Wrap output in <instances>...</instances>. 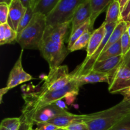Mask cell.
<instances>
[{
    "mask_svg": "<svg viewBox=\"0 0 130 130\" xmlns=\"http://www.w3.org/2000/svg\"><path fill=\"white\" fill-rule=\"evenodd\" d=\"M92 34V32L90 30L85 32L72 46L71 48L69 50L70 52H73L75 51L80 50L84 49L85 48H87L88 45L89 41H90V38Z\"/></svg>",
    "mask_w": 130,
    "mask_h": 130,
    "instance_id": "cell-22",
    "label": "cell"
},
{
    "mask_svg": "<svg viewBox=\"0 0 130 130\" xmlns=\"http://www.w3.org/2000/svg\"><path fill=\"white\" fill-rule=\"evenodd\" d=\"M127 23V32H128V34H129L130 37V22H126Z\"/></svg>",
    "mask_w": 130,
    "mask_h": 130,
    "instance_id": "cell-40",
    "label": "cell"
},
{
    "mask_svg": "<svg viewBox=\"0 0 130 130\" xmlns=\"http://www.w3.org/2000/svg\"><path fill=\"white\" fill-rule=\"evenodd\" d=\"M120 41L122 48V55L124 57L130 51V37L127 30L123 34Z\"/></svg>",
    "mask_w": 130,
    "mask_h": 130,
    "instance_id": "cell-26",
    "label": "cell"
},
{
    "mask_svg": "<svg viewBox=\"0 0 130 130\" xmlns=\"http://www.w3.org/2000/svg\"><path fill=\"white\" fill-rule=\"evenodd\" d=\"M64 129L66 130H90L87 124L83 121H76L66 127Z\"/></svg>",
    "mask_w": 130,
    "mask_h": 130,
    "instance_id": "cell-29",
    "label": "cell"
},
{
    "mask_svg": "<svg viewBox=\"0 0 130 130\" xmlns=\"http://www.w3.org/2000/svg\"><path fill=\"white\" fill-rule=\"evenodd\" d=\"M130 86V79L126 81H122L112 86H109V91L111 93L116 94L118 91Z\"/></svg>",
    "mask_w": 130,
    "mask_h": 130,
    "instance_id": "cell-28",
    "label": "cell"
},
{
    "mask_svg": "<svg viewBox=\"0 0 130 130\" xmlns=\"http://www.w3.org/2000/svg\"><path fill=\"white\" fill-rule=\"evenodd\" d=\"M124 63L127 67L130 68V51L125 56H124Z\"/></svg>",
    "mask_w": 130,
    "mask_h": 130,
    "instance_id": "cell-36",
    "label": "cell"
},
{
    "mask_svg": "<svg viewBox=\"0 0 130 130\" xmlns=\"http://www.w3.org/2000/svg\"><path fill=\"white\" fill-rule=\"evenodd\" d=\"M29 130H38V129H37V128H36V129H33L32 126V127H30V129H29Z\"/></svg>",
    "mask_w": 130,
    "mask_h": 130,
    "instance_id": "cell-41",
    "label": "cell"
},
{
    "mask_svg": "<svg viewBox=\"0 0 130 130\" xmlns=\"http://www.w3.org/2000/svg\"><path fill=\"white\" fill-rule=\"evenodd\" d=\"M37 129L38 130H55L58 129V127L54 124L46 122V123H36Z\"/></svg>",
    "mask_w": 130,
    "mask_h": 130,
    "instance_id": "cell-30",
    "label": "cell"
},
{
    "mask_svg": "<svg viewBox=\"0 0 130 130\" xmlns=\"http://www.w3.org/2000/svg\"><path fill=\"white\" fill-rule=\"evenodd\" d=\"M118 2H119V5H120V9H121V13H122V11L124 10V7L126 5L127 3L128 2L129 0H118Z\"/></svg>",
    "mask_w": 130,
    "mask_h": 130,
    "instance_id": "cell-37",
    "label": "cell"
},
{
    "mask_svg": "<svg viewBox=\"0 0 130 130\" xmlns=\"http://www.w3.org/2000/svg\"><path fill=\"white\" fill-rule=\"evenodd\" d=\"M55 130H64V129H63V128H58V129Z\"/></svg>",
    "mask_w": 130,
    "mask_h": 130,
    "instance_id": "cell-43",
    "label": "cell"
},
{
    "mask_svg": "<svg viewBox=\"0 0 130 130\" xmlns=\"http://www.w3.org/2000/svg\"><path fill=\"white\" fill-rule=\"evenodd\" d=\"M124 57L123 55L116 56L108 59L95 62L91 71L108 73L110 75V79L118 67L123 63Z\"/></svg>",
    "mask_w": 130,
    "mask_h": 130,
    "instance_id": "cell-11",
    "label": "cell"
},
{
    "mask_svg": "<svg viewBox=\"0 0 130 130\" xmlns=\"http://www.w3.org/2000/svg\"><path fill=\"white\" fill-rule=\"evenodd\" d=\"M34 1H35V3H36V4L38 3V2H39V0H34Z\"/></svg>",
    "mask_w": 130,
    "mask_h": 130,
    "instance_id": "cell-42",
    "label": "cell"
},
{
    "mask_svg": "<svg viewBox=\"0 0 130 130\" xmlns=\"http://www.w3.org/2000/svg\"><path fill=\"white\" fill-rule=\"evenodd\" d=\"M12 1L13 0H0V3H4L7 4L8 5H10Z\"/></svg>",
    "mask_w": 130,
    "mask_h": 130,
    "instance_id": "cell-39",
    "label": "cell"
},
{
    "mask_svg": "<svg viewBox=\"0 0 130 130\" xmlns=\"http://www.w3.org/2000/svg\"><path fill=\"white\" fill-rule=\"evenodd\" d=\"M129 11H130V0H129L128 2L127 3L125 7H124V10H123V11H122V13H121L120 20L124 21V20H126V19Z\"/></svg>",
    "mask_w": 130,
    "mask_h": 130,
    "instance_id": "cell-31",
    "label": "cell"
},
{
    "mask_svg": "<svg viewBox=\"0 0 130 130\" xmlns=\"http://www.w3.org/2000/svg\"><path fill=\"white\" fill-rule=\"evenodd\" d=\"M105 34V25L104 23H103L98 29L92 32L88 45L86 48V57L85 59V60H88L93 55L102 42Z\"/></svg>",
    "mask_w": 130,
    "mask_h": 130,
    "instance_id": "cell-12",
    "label": "cell"
},
{
    "mask_svg": "<svg viewBox=\"0 0 130 130\" xmlns=\"http://www.w3.org/2000/svg\"><path fill=\"white\" fill-rule=\"evenodd\" d=\"M17 32L12 29L8 23L0 24V44H13L17 41Z\"/></svg>",
    "mask_w": 130,
    "mask_h": 130,
    "instance_id": "cell-15",
    "label": "cell"
},
{
    "mask_svg": "<svg viewBox=\"0 0 130 130\" xmlns=\"http://www.w3.org/2000/svg\"><path fill=\"white\" fill-rule=\"evenodd\" d=\"M91 14L92 11L90 0H86L85 3L80 5L74 14L71 21V33L73 32L86 21L90 20L91 19Z\"/></svg>",
    "mask_w": 130,
    "mask_h": 130,
    "instance_id": "cell-9",
    "label": "cell"
},
{
    "mask_svg": "<svg viewBox=\"0 0 130 130\" xmlns=\"http://www.w3.org/2000/svg\"><path fill=\"white\" fill-rule=\"evenodd\" d=\"M23 52H24V50L22 49L20 52L19 58L15 62L13 67L11 70L9 74L6 86L9 90L19 86V85L23 83L31 81L34 79L31 75L27 73L23 69L22 63Z\"/></svg>",
    "mask_w": 130,
    "mask_h": 130,
    "instance_id": "cell-7",
    "label": "cell"
},
{
    "mask_svg": "<svg viewBox=\"0 0 130 130\" xmlns=\"http://www.w3.org/2000/svg\"><path fill=\"white\" fill-rule=\"evenodd\" d=\"M90 28H91V20H88V21H86L85 24H83L81 26H80L79 27L77 28L75 31H74L73 32L71 33V35H70L69 38L68 39V45H67V48L69 50L70 48L72 47V46L73 45L74 43L87 30H90Z\"/></svg>",
    "mask_w": 130,
    "mask_h": 130,
    "instance_id": "cell-20",
    "label": "cell"
},
{
    "mask_svg": "<svg viewBox=\"0 0 130 130\" xmlns=\"http://www.w3.org/2000/svg\"><path fill=\"white\" fill-rule=\"evenodd\" d=\"M71 24L67 22L46 27L39 50L48 62L50 69L60 66L69 53L64 41Z\"/></svg>",
    "mask_w": 130,
    "mask_h": 130,
    "instance_id": "cell-1",
    "label": "cell"
},
{
    "mask_svg": "<svg viewBox=\"0 0 130 130\" xmlns=\"http://www.w3.org/2000/svg\"><path fill=\"white\" fill-rule=\"evenodd\" d=\"M21 125L20 118H5L1 121L0 130H19Z\"/></svg>",
    "mask_w": 130,
    "mask_h": 130,
    "instance_id": "cell-23",
    "label": "cell"
},
{
    "mask_svg": "<svg viewBox=\"0 0 130 130\" xmlns=\"http://www.w3.org/2000/svg\"><path fill=\"white\" fill-rule=\"evenodd\" d=\"M129 79H130V68L124 64L123 60V63L117 68L110 77V83L109 85V86H114Z\"/></svg>",
    "mask_w": 130,
    "mask_h": 130,
    "instance_id": "cell-17",
    "label": "cell"
},
{
    "mask_svg": "<svg viewBox=\"0 0 130 130\" xmlns=\"http://www.w3.org/2000/svg\"><path fill=\"white\" fill-rule=\"evenodd\" d=\"M114 0H90V4H91V28L90 30H93V28L94 23L96 18L100 15L102 12L105 11L107 6H109Z\"/></svg>",
    "mask_w": 130,
    "mask_h": 130,
    "instance_id": "cell-16",
    "label": "cell"
},
{
    "mask_svg": "<svg viewBox=\"0 0 130 130\" xmlns=\"http://www.w3.org/2000/svg\"><path fill=\"white\" fill-rule=\"evenodd\" d=\"M46 26V16L36 13L29 25L18 35L17 42L23 50H39Z\"/></svg>",
    "mask_w": 130,
    "mask_h": 130,
    "instance_id": "cell-4",
    "label": "cell"
},
{
    "mask_svg": "<svg viewBox=\"0 0 130 130\" xmlns=\"http://www.w3.org/2000/svg\"><path fill=\"white\" fill-rule=\"evenodd\" d=\"M110 130H130V113L121 119Z\"/></svg>",
    "mask_w": 130,
    "mask_h": 130,
    "instance_id": "cell-25",
    "label": "cell"
},
{
    "mask_svg": "<svg viewBox=\"0 0 130 130\" xmlns=\"http://www.w3.org/2000/svg\"><path fill=\"white\" fill-rule=\"evenodd\" d=\"M130 113V102L123 99L117 105L97 112L84 114L83 121L90 130H110Z\"/></svg>",
    "mask_w": 130,
    "mask_h": 130,
    "instance_id": "cell-3",
    "label": "cell"
},
{
    "mask_svg": "<svg viewBox=\"0 0 130 130\" xmlns=\"http://www.w3.org/2000/svg\"><path fill=\"white\" fill-rule=\"evenodd\" d=\"M34 8L32 7L27 8V11L26 12H25V15H24V17H23L22 19H21V20H20V23H19V24L17 31V32L18 35H19V34H20V32H21L29 24L30 20H32L33 16H34Z\"/></svg>",
    "mask_w": 130,
    "mask_h": 130,
    "instance_id": "cell-24",
    "label": "cell"
},
{
    "mask_svg": "<svg viewBox=\"0 0 130 130\" xmlns=\"http://www.w3.org/2000/svg\"><path fill=\"white\" fill-rule=\"evenodd\" d=\"M27 11V8L20 0H13L9 5V14L7 23L15 31H17L19 24Z\"/></svg>",
    "mask_w": 130,
    "mask_h": 130,
    "instance_id": "cell-10",
    "label": "cell"
},
{
    "mask_svg": "<svg viewBox=\"0 0 130 130\" xmlns=\"http://www.w3.org/2000/svg\"><path fill=\"white\" fill-rule=\"evenodd\" d=\"M21 1V3H22V5L25 6L26 8H34L35 7L36 3L35 1L34 0H20Z\"/></svg>",
    "mask_w": 130,
    "mask_h": 130,
    "instance_id": "cell-33",
    "label": "cell"
},
{
    "mask_svg": "<svg viewBox=\"0 0 130 130\" xmlns=\"http://www.w3.org/2000/svg\"><path fill=\"white\" fill-rule=\"evenodd\" d=\"M121 94L124 96V100H128V101L130 102V86L126 88L123 89V90H120V91H118L116 94Z\"/></svg>",
    "mask_w": 130,
    "mask_h": 130,
    "instance_id": "cell-32",
    "label": "cell"
},
{
    "mask_svg": "<svg viewBox=\"0 0 130 130\" xmlns=\"http://www.w3.org/2000/svg\"><path fill=\"white\" fill-rule=\"evenodd\" d=\"M80 87L86 84L95 83H110V75L108 73L91 71L88 73L75 77Z\"/></svg>",
    "mask_w": 130,
    "mask_h": 130,
    "instance_id": "cell-13",
    "label": "cell"
},
{
    "mask_svg": "<svg viewBox=\"0 0 130 130\" xmlns=\"http://www.w3.org/2000/svg\"><path fill=\"white\" fill-rule=\"evenodd\" d=\"M66 111L67 110L60 109L53 103L38 110L32 118V123L34 124L38 123H46Z\"/></svg>",
    "mask_w": 130,
    "mask_h": 130,
    "instance_id": "cell-8",
    "label": "cell"
},
{
    "mask_svg": "<svg viewBox=\"0 0 130 130\" xmlns=\"http://www.w3.org/2000/svg\"><path fill=\"white\" fill-rule=\"evenodd\" d=\"M32 126H33V125H32V124L27 123L25 121H23L21 119V125H20L19 130H29L30 127Z\"/></svg>",
    "mask_w": 130,
    "mask_h": 130,
    "instance_id": "cell-34",
    "label": "cell"
},
{
    "mask_svg": "<svg viewBox=\"0 0 130 130\" xmlns=\"http://www.w3.org/2000/svg\"><path fill=\"white\" fill-rule=\"evenodd\" d=\"M61 0H39L34 7V13H38L43 15H49Z\"/></svg>",
    "mask_w": 130,
    "mask_h": 130,
    "instance_id": "cell-19",
    "label": "cell"
},
{
    "mask_svg": "<svg viewBox=\"0 0 130 130\" xmlns=\"http://www.w3.org/2000/svg\"><path fill=\"white\" fill-rule=\"evenodd\" d=\"M8 91L9 90L6 87L3 88L1 89V90H0V98H1V99H0V102H1V104L3 102V95H5V94H6Z\"/></svg>",
    "mask_w": 130,
    "mask_h": 130,
    "instance_id": "cell-38",
    "label": "cell"
},
{
    "mask_svg": "<svg viewBox=\"0 0 130 130\" xmlns=\"http://www.w3.org/2000/svg\"><path fill=\"white\" fill-rule=\"evenodd\" d=\"M86 0H61L54 10L46 16L47 25L71 22L74 14Z\"/></svg>",
    "mask_w": 130,
    "mask_h": 130,
    "instance_id": "cell-6",
    "label": "cell"
},
{
    "mask_svg": "<svg viewBox=\"0 0 130 130\" xmlns=\"http://www.w3.org/2000/svg\"><path fill=\"white\" fill-rule=\"evenodd\" d=\"M80 86L76 78L62 89L38 95L35 92L24 94V105L22 109L20 119L33 125L31 119L33 115L43 107L53 104L57 100L67 97L69 95H78Z\"/></svg>",
    "mask_w": 130,
    "mask_h": 130,
    "instance_id": "cell-2",
    "label": "cell"
},
{
    "mask_svg": "<svg viewBox=\"0 0 130 130\" xmlns=\"http://www.w3.org/2000/svg\"><path fill=\"white\" fill-rule=\"evenodd\" d=\"M121 9L118 0H114L108 7L105 17V24H111L120 21Z\"/></svg>",
    "mask_w": 130,
    "mask_h": 130,
    "instance_id": "cell-18",
    "label": "cell"
},
{
    "mask_svg": "<svg viewBox=\"0 0 130 130\" xmlns=\"http://www.w3.org/2000/svg\"><path fill=\"white\" fill-rule=\"evenodd\" d=\"M119 55H122V48L120 40L118 41L117 43L108 48L105 52L102 53L97 59V61L104 60Z\"/></svg>",
    "mask_w": 130,
    "mask_h": 130,
    "instance_id": "cell-21",
    "label": "cell"
},
{
    "mask_svg": "<svg viewBox=\"0 0 130 130\" xmlns=\"http://www.w3.org/2000/svg\"><path fill=\"white\" fill-rule=\"evenodd\" d=\"M79 121H83V115H76L66 111L57 116L48 123H52L60 128L65 129L72 123Z\"/></svg>",
    "mask_w": 130,
    "mask_h": 130,
    "instance_id": "cell-14",
    "label": "cell"
},
{
    "mask_svg": "<svg viewBox=\"0 0 130 130\" xmlns=\"http://www.w3.org/2000/svg\"><path fill=\"white\" fill-rule=\"evenodd\" d=\"M74 78L72 72H69V68L67 66H60L55 68L50 69L49 74L44 79L41 88L35 93L41 95L58 90L67 86Z\"/></svg>",
    "mask_w": 130,
    "mask_h": 130,
    "instance_id": "cell-5",
    "label": "cell"
},
{
    "mask_svg": "<svg viewBox=\"0 0 130 130\" xmlns=\"http://www.w3.org/2000/svg\"><path fill=\"white\" fill-rule=\"evenodd\" d=\"M64 130H66V129H64Z\"/></svg>",
    "mask_w": 130,
    "mask_h": 130,
    "instance_id": "cell-44",
    "label": "cell"
},
{
    "mask_svg": "<svg viewBox=\"0 0 130 130\" xmlns=\"http://www.w3.org/2000/svg\"><path fill=\"white\" fill-rule=\"evenodd\" d=\"M55 104L56 105H57L58 107L60 108V109H63V110H67V105H66V104L64 102L62 101V99H61V100H57V102H55Z\"/></svg>",
    "mask_w": 130,
    "mask_h": 130,
    "instance_id": "cell-35",
    "label": "cell"
},
{
    "mask_svg": "<svg viewBox=\"0 0 130 130\" xmlns=\"http://www.w3.org/2000/svg\"><path fill=\"white\" fill-rule=\"evenodd\" d=\"M9 14V5L0 3V24L7 23Z\"/></svg>",
    "mask_w": 130,
    "mask_h": 130,
    "instance_id": "cell-27",
    "label": "cell"
}]
</instances>
